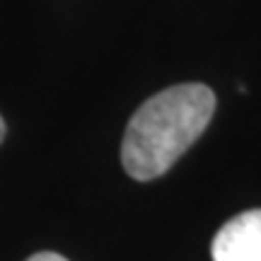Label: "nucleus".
Segmentation results:
<instances>
[{
    "label": "nucleus",
    "mask_w": 261,
    "mask_h": 261,
    "mask_svg": "<svg viewBox=\"0 0 261 261\" xmlns=\"http://www.w3.org/2000/svg\"><path fill=\"white\" fill-rule=\"evenodd\" d=\"M215 114L208 85L184 83L143 102L130 116L121 143V162L138 181L162 177L203 136Z\"/></svg>",
    "instance_id": "f257e3e1"
},
{
    "label": "nucleus",
    "mask_w": 261,
    "mask_h": 261,
    "mask_svg": "<svg viewBox=\"0 0 261 261\" xmlns=\"http://www.w3.org/2000/svg\"><path fill=\"white\" fill-rule=\"evenodd\" d=\"M211 256L213 261H261V208L227 220L213 237Z\"/></svg>",
    "instance_id": "f03ea898"
},
{
    "label": "nucleus",
    "mask_w": 261,
    "mask_h": 261,
    "mask_svg": "<svg viewBox=\"0 0 261 261\" xmlns=\"http://www.w3.org/2000/svg\"><path fill=\"white\" fill-rule=\"evenodd\" d=\"M27 261H68V259L56 252H39V254H34V256H29Z\"/></svg>",
    "instance_id": "7ed1b4c3"
},
{
    "label": "nucleus",
    "mask_w": 261,
    "mask_h": 261,
    "mask_svg": "<svg viewBox=\"0 0 261 261\" xmlns=\"http://www.w3.org/2000/svg\"><path fill=\"white\" fill-rule=\"evenodd\" d=\"M5 138V121H3V116H0V143Z\"/></svg>",
    "instance_id": "20e7f679"
}]
</instances>
